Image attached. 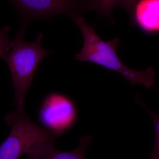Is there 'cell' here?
<instances>
[{"label":"cell","instance_id":"obj_2","mask_svg":"<svg viewBox=\"0 0 159 159\" xmlns=\"http://www.w3.org/2000/svg\"><path fill=\"white\" fill-rule=\"evenodd\" d=\"M25 25L22 26L14 39V45L8 53L6 61L11 73L14 86V102L16 109L24 108L26 93L32 83L36 68L50 52L42 45V33L33 42L24 39Z\"/></svg>","mask_w":159,"mask_h":159},{"label":"cell","instance_id":"obj_7","mask_svg":"<svg viewBox=\"0 0 159 159\" xmlns=\"http://www.w3.org/2000/svg\"><path fill=\"white\" fill-rule=\"evenodd\" d=\"M132 16L143 30L159 31V0H140L136 5Z\"/></svg>","mask_w":159,"mask_h":159},{"label":"cell","instance_id":"obj_10","mask_svg":"<svg viewBox=\"0 0 159 159\" xmlns=\"http://www.w3.org/2000/svg\"><path fill=\"white\" fill-rule=\"evenodd\" d=\"M10 30L9 26L0 29V58L4 60L14 45V39H11L9 37Z\"/></svg>","mask_w":159,"mask_h":159},{"label":"cell","instance_id":"obj_3","mask_svg":"<svg viewBox=\"0 0 159 159\" xmlns=\"http://www.w3.org/2000/svg\"><path fill=\"white\" fill-rule=\"evenodd\" d=\"M11 131L0 145V159H19L30 151L58 138L33 121L24 109H16L5 118Z\"/></svg>","mask_w":159,"mask_h":159},{"label":"cell","instance_id":"obj_11","mask_svg":"<svg viewBox=\"0 0 159 159\" xmlns=\"http://www.w3.org/2000/svg\"><path fill=\"white\" fill-rule=\"evenodd\" d=\"M138 2V0H121L118 6L124 8L132 16Z\"/></svg>","mask_w":159,"mask_h":159},{"label":"cell","instance_id":"obj_8","mask_svg":"<svg viewBox=\"0 0 159 159\" xmlns=\"http://www.w3.org/2000/svg\"><path fill=\"white\" fill-rule=\"evenodd\" d=\"M121 0H95L89 10L97 11L107 18H111L114 7L119 6Z\"/></svg>","mask_w":159,"mask_h":159},{"label":"cell","instance_id":"obj_12","mask_svg":"<svg viewBox=\"0 0 159 159\" xmlns=\"http://www.w3.org/2000/svg\"><path fill=\"white\" fill-rule=\"evenodd\" d=\"M84 5L85 10H89L95 0H77Z\"/></svg>","mask_w":159,"mask_h":159},{"label":"cell","instance_id":"obj_9","mask_svg":"<svg viewBox=\"0 0 159 159\" xmlns=\"http://www.w3.org/2000/svg\"><path fill=\"white\" fill-rule=\"evenodd\" d=\"M136 101L138 104L142 106L148 111L152 119L155 131V142L153 150L151 154V159H159V115L149 109L145 105L139 95L137 96Z\"/></svg>","mask_w":159,"mask_h":159},{"label":"cell","instance_id":"obj_4","mask_svg":"<svg viewBox=\"0 0 159 159\" xmlns=\"http://www.w3.org/2000/svg\"><path fill=\"white\" fill-rule=\"evenodd\" d=\"M77 116V109L72 100L56 93L46 97L39 113L40 121L45 129L58 138L72 127Z\"/></svg>","mask_w":159,"mask_h":159},{"label":"cell","instance_id":"obj_5","mask_svg":"<svg viewBox=\"0 0 159 159\" xmlns=\"http://www.w3.org/2000/svg\"><path fill=\"white\" fill-rule=\"evenodd\" d=\"M28 21L48 19L57 15L73 19L81 16L84 5L77 0H9Z\"/></svg>","mask_w":159,"mask_h":159},{"label":"cell","instance_id":"obj_1","mask_svg":"<svg viewBox=\"0 0 159 159\" xmlns=\"http://www.w3.org/2000/svg\"><path fill=\"white\" fill-rule=\"evenodd\" d=\"M80 29L84 38V46L75 59L99 65L111 71L118 72L132 85L141 84L147 88L153 85L154 70L148 68L137 71L125 66L117 54V47L120 43L118 39L106 42L98 36L94 26H89L82 16L74 19Z\"/></svg>","mask_w":159,"mask_h":159},{"label":"cell","instance_id":"obj_6","mask_svg":"<svg viewBox=\"0 0 159 159\" xmlns=\"http://www.w3.org/2000/svg\"><path fill=\"white\" fill-rule=\"evenodd\" d=\"M93 137L87 136L80 139L77 148L71 151L60 150L50 142L34 148L27 154V159H85L86 153Z\"/></svg>","mask_w":159,"mask_h":159}]
</instances>
